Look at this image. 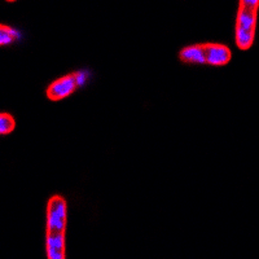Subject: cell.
I'll use <instances>...</instances> for the list:
<instances>
[{"label": "cell", "instance_id": "cell-1", "mask_svg": "<svg viewBox=\"0 0 259 259\" xmlns=\"http://www.w3.org/2000/svg\"><path fill=\"white\" fill-rule=\"evenodd\" d=\"M68 227V202L62 196L55 194L47 203L46 224V253L47 259H66L65 235Z\"/></svg>", "mask_w": 259, "mask_h": 259}, {"label": "cell", "instance_id": "cell-2", "mask_svg": "<svg viewBox=\"0 0 259 259\" xmlns=\"http://www.w3.org/2000/svg\"><path fill=\"white\" fill-rule=\"evenodd\" d=\"M179 59L184 64H205L224 66L232 59L230 47L222 43H197L183 48Z\"/></svg>", "mask_w": 259, "mask_h": 259}, {"label": "cell", "instance_id": "cell-3", "mask_svg": "<svg viewBox=\"0 0 259 259\" xmlns=\"http://www.w3.org/2000/svg\"><path fill=\"white\" fill-rule=\"evenodd\" d=\"M258 0H241L236 17L235 40L237 48L241 51L250 50L255 38Z\"/></svg>", "mask_w": 259, "mask_h": 259}, {"label": "cell", "instance_id": "cell-4", "mask_svg": "<svg viewBox=\"0 0 259 259\" xmlns=\"http://www.w3.org/2000/svg\"><path fill=\"white\" fill-rule=\"evenodd\" d=\"M90 73L85 70L74 71V73H69L64 77L59 78V79L53 80L46 90V95H47L48 100L51 101H61L74 92L77 91L79 87L85 84V82L89 80Z\"/></svg>", "mask_w": 259, "mask_h": 259}, {"label": "cell", "instance_id": "cell-5", "mask_svg": "<svg viewBox=\"0 0 259 259\" xmlns=\"http://www.w3.org/2000/svg\"><path fill=\"white\" fill-rule=\"evenodd\" d=\"M21 38V32L15 27L0 24V47L9 46Z\"/></svg>", "mask_w": 259, "mask_h": 259}, {"label": "cell", "instance_id": "cell-6", "mask_svg": "<svg viewBox=\"0 0 259 259\" xmlns=\"http://www.w3.org/2000/svg\"><path fill=\"white\" fill-rule=\"evenodd\" d=\"M16 128V121L9 113H0V135H8Z\"/></svg>", "mask_w": 259, "mask_h": 259}]
</instances>
